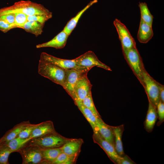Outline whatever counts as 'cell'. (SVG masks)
I'll return each instance as SVG.
<instances>
[{"mask_svg": "<svg viewBox=\"0 0 164 164\" xmlns=\"http://www.w3.org/2000/svg\"><path fill=\"white\" fill-rule=\"evenodd\" d=\"M15 13H22L28 16L52 14L42 5L29 0H21L15 2L11 6L0 9V15Z\"/></svg>", "mask_w": 164, "mask_h": 164, "instance_id": "6da1fadb", "label": "cell"}, {"mask_svg": "<svg viewBox=\"0 0 164 164\" xmlns=\"http://www.w3.org/2000/svg\"><path fill=\"white\" fill-rule=\"evenodd\" d=\"M38 73L42 76L63 87L65 77V70L40 59Z\"/></svg>", "mask_w": 164, "mask_h": 164, "instance_id": "7a4b0ae2", "label": "cell"}, {"mask_svg": "<svg viewBox=\"0 0 164 164\" xmlns=\"http://www.w3.org/2000/svg\"><path fill=\"white\" fill-rule=\"evenodd\" d=\"M70 139L57 132L32 139L27 144L42 149L57 148L61 147Z\"/></svg>", "mask_w": 164, "mask_h": 164, "instance_id": "3957f363", "label": "cell"}, {"mask_svg": "<svg viewBox=\"0 0 164 164\" xmlns=\"http://www.w3.org/2000/svg\"><path fill=\"white\" fill-rule=\"evenodd\" d=\"M122 50L126 61L134 74L142 85V73L145 67L142 58L137 48Z\"/></svg>", "mask_w": 164, "mask_h": 164, "instance_id": "277c9868", "label": "cell"}, {"mask_svg": "<svg viewBox=\"0 0 164 164\" xmlns=\"http://www.w3.org/2000/svg\"><path fill=\"white\" fill-rule=\"evenodd\" d=\"M142 85L145 89L148 98L156 107L160 101L158 82L151 76L145 68L142 71Z\"/></svg>", "mask_w": 164, "mask_h": 164, "instance_id": "5b68a950", "label": "cell"}, {"mask_svg": "<svg viewBox=\"0 0 164 164\" xmlns=\"http://www.w3.org/2000/svg\"><path fill=\"white\" fill-rule=\"evenodd\" d=\"M21 155L22 164H42L41 148L39 147L29 145L27 143L17 151Z\"/></svg>", "mask_w": 164, "mask_h": 164, "instance_id": "8992f818", "label": "cell"}, {"mask_svg": "<svg viewBox=\"0 0 164 164\" xmlns=\"http://www.w3.org/2000/svg\"><path fill=\"white\" fill-rule=\"evenodd\" d=\"M40 59L52 63L64 69H74L83 73H88L91 69L78 66L74 59L59 58L45 52L41 53Z\"/></svg>", "mask_w": 164, "mask_h": 164, "instance_id": "52a82bcc", "label": "cell"}, {"mask_svg": "<svg viewBox=\"0 0 164 164\" xmlns=\"http://www.w3.org/2000/svg\"><path fill=\"white\" fill-rule=\"evenodd\" d=\"M113 24L118 32L122 50L136 47L135 39L125 24L117 19L114 21Z\"/></svg>", "mask_w": 164, "mask_h": 164, "instance_id": "ba28073f", "label": "cell"}, {"mask_svg": "<svg viewBox=\"0 0 164 164\" xmlns=\"http://www.w3.org/2000/svg\"><path fill=\"white\" fill-rule=\"evenodd\" d=\"M76 64L79 66L91 69L96 66L108 71H111L109 67L101 62L95 53L89 51L74 59Z\"/></svg>", "mask_w": 164, "mask_h": 164, "instance_id": "9c48e42d", "label": "cell"}, {"mask_svg": "<svg viewBox=\"0 0 164 164\" xmlns=\"http://www.w3.org/2000/svg\"><path fill=\"white\" fill-rule=\"evenodd\" d=\"M65 77L63 88L71 97L75 104L77 99L75 92V88L77 81L84 73L74 69L65 70Z\"/></svg>", "mask_w": 164, "mask_h": 164, "instance_id": "30bf717a", "label": "cell"}, {"mask_svg": "<svg viewBox=\"0 0 164 164\" xmlns=\"http://www.w3.org/2000/svg\"><path fill=\"white\" fill-rule=\"evenodd\" d=\"M92 138L94 142L103 149L111 161L118 164L121 156L117 153L114 147L104 139L98 131L94 132Z\"/></svg>", "mask_w": 164, "mask_h": 164, "instance_id": "8fae6325", "label": "cell"}, {"mask_svg": "<svg viewBox=\"0 0 164 164\" xmlns=\"http://www.w3.org/2000/svg\"><path fill=\"white\" fill-rule=\"evenodd\" d=\"M87 73H83L78 79L75 88L77 102H82L83 100L91 91L92 85L87 77Z\"/></svg>", "mask_w": 164, "mask_h": 164, "instance_id": "7c38bea8", "label": "cell"}, {"mask_svg": "<svg viewBox=\"0 0 164 164\" xmlns=\"http://www.w3.org/2000/svg\"><path fill=\"white\" fill-rule=\"evenodd\" d=\"M83 143L82 138H71L61 148L63 152L69 156L77 158Z\"/></svg>", "mask_w": 164, "mask_h": 164, "instance_id": "4fadbf2b", "label": "cell"}, {"mask_svg": "<svg viewBox=\"0 0 164 164\" xmlns=\"http://www.w3.org/2000/svg\"><path fill=\"white\" fill-rule=\"evenodd\" d=\"M69 35L63 30L49 41L36 45L37 48L51 47L56 49L63 48L66 45Z\"/></svg>", "mask_w": 164, "mask_h": 164, "instance_id": "5bb4252c", "label": "cell"}, {"mask_svg": "<svg viewBox=\"0 0 164 164\" xmlns=\"http://www.w3.org/2000/svg\"><path fill=\"white\" fill-rule=\"evenodd\" d=\"M56 133L53 122L51 121H47L38 124L37 125L33 130L29 138L32 139Z\"/></svg>", "mask_w": 164, "mask_h": 164, "instance_id": "9a60e30c", "label": "cell"}, {"mask_svg": "<svg viewBox=\"0 0 164 164\" xmlns=\"http://www.w3.org/2000/svg\"><path fill=\"white\" fill-rule=\"evenodd\" d=\"M96 125L98 132L102 137L115 148L114 136L112 126L105 123L101 118L97 117Z\"/></svg>", "mask_w": 164, "mask_h": 164, "instance_id": "2e32d148", "label": "cell"}, {"mask_svg": "<svg viewBox=\"0 0 164 164\" xmlns=\"http://www.w3.org/2000/svg\"><path fill=\"white\" fill-rule=\"evenodd\" d=\"M153 35L152 26L140 19L137 35L139 42L141 43H146L152 39Z\"/></svg>", "mask_w": 164, "mask_h": 164, "instance_id": "e0dca14e", "label": "cell"}, {"mask_svg": "<svg viewBox=\"0 0 164 164\" xmlns=\"http://www.w3.org/2000/svg\"><path fill=\"white\" fill-rule=\"evenodd\" d=\"M149 106L144 125L147 131L151 132L153 129L157 118L156 107L148 98Z\"/></svg>", "mask_w": 164, "mask_h": 164, "instance_id": "ac0fdd59", "label": "cell"}, {"mask_svg": "<svg viewBox=\"0 0 164 164\" xmlns=\"http://www.w3.org/2000/svg\"><path fill=\"white\" fill-rule=\"evenodd\" d=\"M29 121H23L14 126L0 139V144L6 142L18 136L21 132L30 124Z\"/></svg>", "mask_w": 164, "mask_h": 164, "instance_id": "d6986e66", "label": "cell"}, {"mask_svg": "<svg viewBox=\"0 0 164 164\" xmlns=\"http://www.w3.org/2000/svg\"><path fill=\"white\" fill-rule=\"evenodd\" d=\"M97 2V0H94L91 2L83 9L79 11L74 17L72 18L67 22L63 30L69 36L75 28L80 19L83 13L90 7Z\"/></svg>", "mask_w": 164, "mask_h": 164, "instance_id": "ffe728a7", "label": "cell"}, {"mask_svg": "<svg viewBox=\"0 0 164 164\" xmlns=\"http://www.w3.org/2000/svg\"><path fill=\"white\" fill-rule=\"evenodd\" d=\"M114 136L115 148L118 154L123 156L125 154L123 148L122 136L124 130L123 125L117 126H112Z\"/></svg>", "mask_w": 164, "mask_h": 164, "instance_id": "44dd1931", "label": "cell"}, {"mask_svg": "<svg viewBox=\"0 0 164 164\" xmlns=\"http://www.w3.org/2000/svg\"><path fill=\"white\" fill-rule=\"evenodd\" d=\"M43 162L42 164H51L63 152L61 147L53 148H41Z\"/></svg>", "mask_w": 164, "mask_h": 164, "instance_id": "7402d4cb", "label": "cell"}, {"mask_svg": "<svg viewBox=\"0 0 164 164\" xmlns=\"http://www.w3.org/2000/svg\"><path fill=\"white\" fill-rule=\"evenodd\" d=\"M91 125L94 132L98 131L96 125V118L93 112L85 106L82 102H78L76 104Z\"/></svg>", "mask_w": 164, "mask_h": 164, "instance_id": "603a6c76", "label": "cell"}, {"mask_svg": "<svg viewBox=\"0 0 164 164\" xmlns=\"http://www.w3.org/2000/svg\"><path fill=\"white\" fill-rule=\"evenodd\" d=\"M44 24L35 21H28L20 28L37 36L43 32Z\"/></svg>", "mask_w": 164, "mask_h": 164, "instance_id": "cb8c5ba5", "label": "cell"}, {"mask_svg": "<svg viewBox=\"0 0 164 164\" xmlns=\"http://www.w3.org/2000/svg\"><path fill=\"white\" fill-rule=\"evenodd\" d=\"M32 139L21 138L18 136L5 142L12 152H16L25 146Z\"/></svg>", "mask_w": 164, "mask_h": 164, "instance_id": "d4e9b609", "label": "cell"}, {"mask_svg": "<svg viewBox=\"0 0 164 164\" xmlns=\"http://www.w3.org/2000/svg\"><path fill=\"white\" fill-rule=\"evenodd\" d=\"M141 14V19L152 26L153 16L151 14L145 2H139L138 5Z\"/></svg>", "mask_w": 164, "mask_h": 164, "instance_id": "484cf974", "label": "cell"}, {"mask_svg": "<svg viewBox=\"0 0 164 164\" xmlns=\"http://www.w3.org/2000/svg\"><path fill=\"white\" fill-rule=\"evenodd\" d=\"M12 151L5 142L0 144V164H8V158Z\"/></svg>", "mask_w": 164, "mask_h": 164, "instance_id": "4316f807", "label": "cell"}, {"mask_svg": "<svg viewBox=\"0 0 164 164\" xmlns=\"http://www.w3.org/2000/svg\"><path fill=\"white\" fill-rule=\"evenodd\" d=\"M82 102L85 106L93 112L96 117L101 118L94 104L91 91L83 100Z\"/></svg>", "mask_w": 164, "mask_h": 164, "instance_id": "83f0119b", "label": "cell"}, {"mask_svg": "<svg viewBox=\"0 0 164 164\" xmlns=\"http://www.w3.org/2000/svg\"><path fill=\"white\" fill-rule=\"evenodd\" d=\"M77 158L69 156L62 152L51 164H73L75 163Z\"/></svg>", "mask_w": 164, "mask_h": 164, "instance_id": "f1b7e54d", "label": "cell"}, {"mask_svg": "<svg viewBox=\"0 0 164 164\" xmlns=\"http://www.w3.org/2000/svg\"><path fill=\"white\" fill-rule=\"evenodd\" d=\"M52 17V14H38L28 16V21H33L44 24L45 22Z\"/></svg>", "mask_w": 164, "mask_h": 164, "instance_id": "f546056e", "label": "cell"}, {"mask_svg": "<svg viewBox=\"0 0 164 164\" xmlns=\"http://www.w3.org/2000/svg\"><path fill=\"white\" fill-rule=\"evenodd\" d=\"M15 16L14 24L15 28H20L27 21L28 15L21 13H14Z\"/></svg>", "mask_w": 164, "mask_h": 164, "instance_id": "4dcf8cb0", "label": "cell"}, {"mask_svg": "<svg viewBox=\"0 0 164 164\" xmlns=\"http://www.w3.org/2000/svg\"><path fill=\"white\" fill-rule=\"evenodd\" d=\"M37 125L38 124H31L30 123L21 132L18 136L22 138H29L33 130Z\"/></svg>", "mask_w": 164, "mask_h": 164, "instance_id": "1f68e13d", "label": "cell"}, {"mask_svg": "<svg viewBox=\"0 0 164 164\" xmlns=\"http://www.w3.org/2000/svg\"><path fill=\"white\" fill-rule=\"evenodd\" d=\"M156 108L159 119L157 125H159L164 120V102L160 100L157 105Z\"/></svg>", "mask_w": 164, "mask_h": 164, "instance_id": "d6a6232c", "label": "cell"}, {"mask_svg": "<svg viewBox=\"0 0 164 164\" xmlns=\"http://www.w3.org/2000/svg\"><path fill=\"white\" fill-rule=\"evenodd\" d=\"M15 15L12 13L0 15V20L5 21L10 24L14 25L15 26Z\"/></svg>", "mask_w": 164, "mask_h": 164, "instance_id": "836d02e7", "label": "cell"}, {"mask_svg": "<svg viewBox=\"0 0 164 164\" xmlns=\"http://www.w3.org/2000/svg\"><path fill=\"white\" fill-rule=\"evenodd\" d=\"M14 25L10 24L6 22L0 20V30L4 33H6L10 30L15 28Z\"/></svg>", "mask_w": 164, "mask_h": 164, "instance_id": "e575fe53", "label": "cell"}, {"mask_svg": "<svg viewBox=\"0 0 164 164\" xmlns=\"http://www.w3.org/2000/svg\"><path fill=\"white\" fill-rule=\"evenodd\" d=\"M136 164L127 155H124L121 156L118 164Z\"/></svg>", "mask_w": 164, "mask_h": 164, "instance_id": "d590c367", "label": "cell"}, {"mask_svg": "<svg viewBox=\"0 0 164 164\" xmlns=\"http://www.w3.org/2000/svg\"><path fill=\"white\" fill-rule=\"evenodd\" d=\"M158 85L159 89L160 100L164 102V85L158 82Z\"/></svg>", "mask_w": 164, "mask_h": 164, "instance_id": "8d00e7d4", "label": "cell"}]
</instances>
